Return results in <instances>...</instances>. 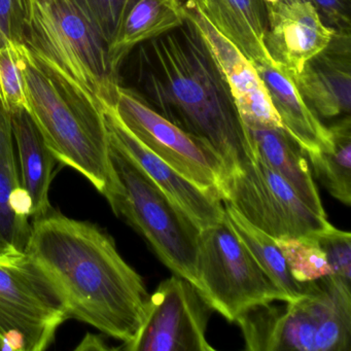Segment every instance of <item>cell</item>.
<instances>
[{
	"label": "cell",
	"instance_id": "cell-3",
	"mask_svg": "<svg viewBox=\"0 0 351 351\" xmlns=\"http://www.w3.org/2000/svg\"><path fill=\"white\" fill-rule=\"evenodd\" d=\"M22 69L28 112L57 161L77 170L110 200L118 192L119 182L104 110L26 45Z\"/></svg>",
	"mask_w": 351,
	"mask_h": 351
},
{
	"label": "cell",
	"instance_id": "cell-19",
	"mask_svg": "<svg viewBox=\"0 0 351 351\" xmlns=\"http://www.w3.org/2000/svg\"><path fill=\"white\" fill-rule=\"evenodd\" d=\"M186 21L182 0H128L118 30L108 45L110 66L118 75L121 64L136 47Z\"/></svg>",
	"mask_w": 351,
	"mask_h": 351
},
{
	"label": "cell",
	"instance_id": "cell-13",
	"mask_svg": "<svg viewBox=\"0 0 351 351\" xmlns=\"http://www.w3.org/2000/svg\"><path fill=\"white\" fill-rule=\"evenodd\" d=\"M264 5L269 55L295 79L312 58L328 48L335 30L308 0H279Z\"/></svg>",
	"mask_w": 351,
	"mask_h": 351
},
{
	"label": "cell",
	"instance_id": "cell-23",
	"mask_svg": "<svg viewBox=\"0 0 351 351\" xmlns=\"http://www.w3.org/2000/svg\"><path fill=\"white\" fill-rule=\"evenodd\" d=\"M332 147L308 155L312 171L330 195L343 204L351 203V121L345 116L330 127Z\"/></svg>",
	"mask_w": 351,
	"mask_h": 351
},
{
	"label": "cell",
	"instance_id": "cell-15",
	"mask_svg": "<svg viewBox=\"0 0 351 351\" xmlns=\"http://www.w3.org/2000/svg\"><path fill=\"white\" fill-rule=\"evenodd\" d=\"M350 32H335L324 52L295 77L302 96L322 118L349 114L351 108Z\"/></svg>",
	"mask_w": 351,
	"mask_h": 351
},
{
	"label": "cell",
	"instance_id": "cell-28",
	"mask_svg": "<svg viewBox=\"0 0 351 351\" xmlns=\"http://www.w3.org/2000/svg\"><path fill=\"white\" fill-rule=\"evenodd\" d=\"M29 0H0V48L10 43L25 44Z\"/></svg>",
	"mask_w": 351,
	"mask_h": 351
},
{
	"label": "cell",
	"instance_id": "cell-29",
	"mask_svg": "<svg viewBox=\"0 0 351 351\" xmlns=\"http://www.w3.org/2000/svg\"><path fill=\"white\" fill-rule=\"evenodd\" d=\"M335 32H350L348 0H308Z\"/></svg>",
	"mask_w": 351,
	"mask_h": 351
},
{
	"label": "cell",
	"instance_id": "cell-14",
	"mask_svg": "<svg viewBox=\"0 0 351 351\" xmlns=\"http://www.w3.org/2000/svg\"><path fill=\"white\" fill-rule=\"evenodd\" d=\"M104 114L110 138L141 166L199 229L210 227L223 219L225 215L223 201L189 182L149 151L125 126L114 104H104Z\"/></svg>",
	"mask_w": 351,
	"mask_h": 351
},
{
	"label": "cell",
	"instance_id": "cell-10",
	"mask_svg": "<svg viewBox=\"0 0 351 351\" xmlns=\"http://www.w3.org/2000/svg\"><path fill=\"white\" fill-rule=\"evenodd\" d=\"M114 106L133 135L172 169L221 200L226 167L215 151L147 106L132 90L119 85Z\"/></svg>",
	"mask_w": 351,
	"mask_h": 351
},
{
	"label": "cell",
	"instance_id": "cell-11",
	"mask_svg": "<svg viewBox=\"0 0 351 351\" xmlns=\"http://www.w3.org/2000/svg\"><path fill=\"white\" fill-rule=\"evenodd\" d=\"M210 310L195 285L174 275L149 295L143 326L122 350H215L206 339Z\"/></svg>",
	"mask_w": 351,
	"mask_h": 351
},
{
	"label": "cell",
	"instance_id": "cell-26",
	"mask_svg": "<svg viewBox=\"0 0 351 351\" xmlns=\"http://www.w3.org/2000/svg\"><path fill=\"white\" fill-rule=\"evenodd\" d=\"M106 45L112 43L128 0H71Z\"/></svg>",
	"mask_w": 351,
	"mask_h": 351
},
{
	"label": "cell",
	"instance_id": "cell-9",
	"mask_svg": "<svg viewBox=\"0 0 351 351\" xmlns=\"http://www.w3.org/2000/svg\"><path fill=\"white\" fill-rule=\"evenodd\" d=\"M221 201L274 239L312 235L332 226L258 156L226 176Z\"/></svg>",
	"mask_w": 351,
	"mask_h": 351
},
{
	"label": "cell",
	"instance_id": "cell-5",
	"mask_svg": "<svg viewBox=\"0 0 351 351\" xmlns=\"http://www.w3.org/2000/svg\"><path fill=\"white\" fill-rule=\"evenodd\" d=\"M110 141V160L119 190L108 200L174 274L197 289V258L201 230L120 145Z\"/></svg>",
	"mask_w": 351,
	"mask_h": 351
},
{
	"label": "cell",
	"instance_id": "cell-6",
	"mask_svg": "<svg viewBox=\"0 0 351 351\" xmlns=\"http://www.w3.org/2000/svg\"><path fill=\"white\" fill-rule=\"evenodd\" d=\"M25 45L104 110L119 86L108 45L71 0H29Z\"/></svg>",
	"mask_w": 351,
	"mask_h": 351
},
{
	"label": "cell",
	"instance_id": "cell-16",
	"mask_svg": "<svg viewBox=\"0 0 351 351\" xmlns=\"http://www.w3.org/2000/svg\"><path fill=\"white\" fill-rule=\"evenodd\" d=\"M254 65L268 90L285 132L303 147L307 156L330 149V128L320 122L304 99L293 75L274 61Z\"/></svg>",
	"mask_w": 351,
	"mask_h": 351
},
{
	"label": "cell",
	"instance_id": "cell-4",
	"mask_svg": "<svg viewBox=\"0 0 351 351\" xmlns=\"http://www.w3.org/2000/svg\"><path fill=\"white\" fill-rule=\"evenodd\" d=\"M283 303L258 304L236 318L246 350H350L349 283L328 275L308 282L301 297Z\"/></svg>",
	"mask_w": 351,
	"mask_h": 351
},
{
	"label": "cell",
	"instance_id": "cell-27",
	"mask_svg": "<svg viewBox=\"0 0 351 351\" xmlns=\"http://www.w3.org/2000/svg\"><path fill=\"white\" fill-rule=\"evenodd\" d=\"M326 254L332 275L350 285L351 235L348 232L328 227L312 234Z\"/></svg>",
	"mask_w": 351,
	"mask_h": 351
},
{
	"label": "cell",
	"instance_id": "cell-1",
	"mask_svg": "<svg viewBox=\"0 0 351 351\" xmlns=\"http://www.w3.org/2000/svg\"><path fill=\"white\" fill-rule=\"evenodd\" d=\"M25 254L46 277L69 317L122 341L138 334L149 295L141 275L97 225L51 209L34 217Z\"/></svg>",
	"mask_w": 351,
	"mask_h": 351
},
{
	"label": "cell",
	"instance_id": "cell-25",
	"mask_svg": "<svg viewBox=\"0 0 351 351\" xmlns=\"http://www.w3.org/2000/svg\"><path fill=\"white\" fill-rule=\"evenodd\" d=\"M24 46L10 43L0 48V104L9 114L29 110L22 69Z\"/></svg>",
	"mask_w": 351,
	"mask_h": 351
},
{
	"label": "cell",
	"instance_id": "cell-17",
	"mask_svg": "<svg viewBox=\"0 0 351 351\" xmlns=\"http://www.w3.org/2000/svg\"><path fill=\"white\" fill-rule=\"evenodd\" d=\"M29 217L30 201L16 161L11 117L0 104V254L25 252L32 231Z\"/></svg>",
	"mask_w": 351,
	"mask_h": 351
},
{
	"label": "cell",
	"instance_id": "cell-7",
	"mask_svg": "<svg viewBox=\"0 0 351 351\" xmlns=\"http://www.w3.org/2000/svg\"><path fill=\"white\" fill-rule=\"evenodd\" d=\"M197 281L211 309L229 322L252 306L291 301L238 237L226 213L219 223L201 230Z\"/></svg>",
	"mask_w": 351,
	"mask_h": 351
},
{
	"label": "cell",
	"instance_id": "cell-20",
	"mask_svg": "<svg viewBox=\"0 0 351 351\" xmlns=\"http://www.w3.org/2000/svg\"><path fill=\"white\" fill-rule=\"evenodd\" d=\"M256 156L279 174L300 198L318 215L326 217L307 161V153L285 129L247 127Z\"/></svg>",
	"mask_w": 351,
	"mask_h": 351
},
{
	"label": "cell",
	"instance_id": "cell-21",
	"mask_svg": "<svg viewBox=\"0 0 351 351\" xmlns=\"http://www.w3.org/2000/svg\"><path fill=\"white\" fill-rule=\"evenodd\" d=\"M207 20L254 64L273 61L265 45L261 0H194Z\"/></svg>",
	"mask_w": 351,
	"mask_h": 351
},
{
	"label": "cell",
	"instance_id": "cell-2",
	"mask_svg": "<svg viewBox=\"0 0 351 351\" xmlns=\"http://www.w3.org/2000/svg\"><path fill=\"white\" fill-rule=\"evenodd\" d=\"M136 48V93L147 106L215 151L227 176L256 159L229 88L190 20Z\"/></svg>",
	"mask_w": 351,
	"mask_h": 351
},
{
	"label": "cell",
	"instance_id": "cell-22",
	"mask_svg": "<svg viewBox=\"0 0 351 351\" xmlns=\"http://www.w3.org/2000/svg\"><path fill=\"white\" fill-rule=\"evenodd\" d=\"M223 203L226 215L234 231L271 280L287 293L291 301L304 295L308 282H298L293 278L276 239L246 221L229 203Z\"/></svg>",
	"mask_w": 351,
	"mask_h": 351
},
{
	"label": "cell",
	"instance_id": "cell-24",
	"mask_svg": "<svg viewBox=\"0 0 351 351\" xmlns=\"http://www.w3.org/2000/svg\"><path fill=\"white\" fill-rule=\"evenodd\" d=\"M276 242L298 282H311L332 275L326 254L313 235L276 239Z\"/></svg>",
	"mask_w": 351,
	"mask_h": 351
},
{
	"label": "cell",
	"instance_id": "cell-8",
	"mask_svg": "<svg viewBox=\"0 0 351 351\" xmlns=\"http://www.w3.org/2000/svg\"><path fill=\"white\" fill-rule=\"evenodd\" d=\"M69 318L60 298L25 252L0 254V350H45Z\"/></svg>",
	"mask_w": 351,
	"mask_h": 351
},
{
	"label": "cell",
	"instance_id": "cell-12",
	"mask_svg": "<svg viewBox=\"0 0 351 351\" xmlns=\"http://www.w3.org/2000/svg\"><path fill=\"white\" fill-rule=\"evenodd\" d=\"M184 16L202 36L225 80L244 126L282 128L268 90L254 63L208 21L194 0H182Z\"/></svg>",
	"mask_w": 351,
	"mask_h": 351
},
{
	"label": "cell",
	"instance_id": "cell-18",
	"mask_svg": "<svg viewBox=\"0 0 351 351\" xmlns=\"http://www.w3.org/2000/svg\"><path fill=\"white\" fill-rule=\"evenodd\" d=\"M10 117L18 149L22 188L30 201V217H40L52 209L49 193L58 161L27 110H17Z\"/></svg>",
	"mask_w": 351,
	"mask_h": 351
}]
</instances>
